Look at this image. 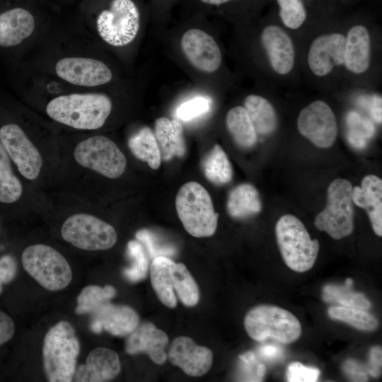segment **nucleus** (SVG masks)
Listing matches in <instances>:
<instances>
[{
	"label": "nucleus",
	"mask_w": 382,
	"mask_h": 382,
	"mask_svg": "<svg viewBox=\"0 0 382 382\" xmlns=\"http://www.w3.org/2000/svg\"><path fill=\"white\" fill-rule=\"evenodd\" d=\"M110 98L103 93H71L52 99L46 106L47 115L70 127L93 130L103 127L112 110Z\"/></svg>",
	"instance_id": "obj_1"
},
{
	"label": "nucleus",
	"mask_w": 382,
	"mask_h": 382,
	"mask_svg": "<svg viewBox=\"0 0 382 382\" xmlns=\"http://www.w3.org/2000/svg\"><path fill=\"white\" fill-rule=\"evenodd\" d=\"M80 343L67 321H60L46 333L42 346V361L50 382H70L76 371Z\"/></svg>",
	"instance_id": "obj_2"
},
{
	"label": "nucleus",
	"mask_w": 382,
	"mask_h": 382,
	"mask_svg": "<svg viewBox=\"0 0 382 382\" xmlns=\"http://www.w3.org/2000/svg\"><path fill=\"white\" fill-rule=\"evenodd\" d=\"M151 285L162 303L173 308L177 298L187 306H195L199 300L198 286L183 263H175L168 257H154L150 267Z\"/></svg>",
	"instance_id": "obj_3"
},
{
	"label": "nucleus",
	"mask_w": 382,
	"mask_h": 382,
	"mask_svg": "<svg viewBox=\"0 0 382 382\" xmlns=\"http://www.w3.org/2000/svg\"><path fill=\"white\" fill-rule=\"evenodd\" d=\"M175 204L184 228L191 236L203 238L215 233L219 214L202 185L195 181L184 184L176 195Z\"/></svg>",
	"instance_id": "obj_4"
},
{
	"label": "nucleus",
	"mask_w": 382,
	"mask_h": 382,
	"mask_svg": "<svg viewBox=\"0 0 382 382\" xmlns=\"http://www.w3.org/2000/svg\"><path fill=\"white\" fill-rule=\"evenodd\" d=\"M275 232L286 265L297 272L311 269L318 256L319 243L311 238L300 219L291 214L283 215L277 222Z\"/></svg>",
	"instance_id": "obj_5"
},
{
	"label": "nucleus",
	"mask_w": 382,
	"mask_h": 382,
	"mask_svg": "<svg viewBox=\"0 0 382 382\" xmlns=\"http://www.w3.org/2000/svg\"><path fill=\"white\" fill-rule=\"evenodd\" d=\"M24 270L45 289L56 291L66 288L71 281L72 271L65 257L45 244L31 245L21 256Z\"/></svg>",
	"instance_id": "obj_6"
},
{
	"label": "nucleus",
	"mask_w": 382,
	"mask_h": 382,
	"mask_svg": "<svg viewBox=\"0 0 382 382\" xmlns=\"http://www.w3.org/2000/svg\"><path fill=\"white\" fill-rule=\"evenodd\" d=\"M244 326L253 340L263 341L272 337L279 342L289 344L301 335L299 320L289 311L271 305L254 307L246 314Z\"/></svg>",
	"instance_id": "obj_7"
},
{
	"label": "nucleus",
	"mask_w": 382,
	"mask_h": 382,
	"mask_svg": "<svg viewBox=\"0 0 382 382\" xmlns=\"http://www.w3.org/2000/svg\"><path fill=\"white\" fill-rule=\"evenodd\" d=\"M352 192V186L348 180H334L328 189L327 205L316 217V228L327 232L334 239L348 236L353 231Z\"/></svg>",
	"instance_id": "obj_8"
},
{
	"label": "nucleus",
	"mask_w": 382,
	"mask_h": 382,
	"mask_svg": "<svg viewBox=\"0 0 382 382\" xmlns=\"http://www.w3.org/2000/svg\"><path fill=\"white\" fill-rule=\"evenodd\" d=\"M140 14L132 0H112L96 18V29L100 37L115 47L128 45L139 29Z\"/></svg>",
	"instance_id": "obj_9"
},
{
	"label": "nucleus",
	"mask_w": 382,
	"mask_h": 382,
	"mask_svg": "<svg viewBox=\"0 0 382 382\" xmlns=\"http://www.w3.org/2000/svg\"><path fill=\"white\" fill-rule=\"evenodd\" d=\"M64 241L85 250H104L117 242V234L113 226L89 214L78 213L69 216L61 227Z\"/></svg>",
	"instance_id": "obj_10"
},
{
	"label": "nucleus",
	"mask_w": 382,
	"mask_h": 382,
	"mask_svg": "<svg viewBox=\"0 0 382 382\" xmlns=\"http://www.w3.org/2000/svg\"><path fill=\"white\" fill-rule=\"evenodd\" d=\"M76 163L108 178H117L125 171L127 159L117 145L104 136L80 141L74 150Z\"/></svg>",
	"instance_id": "obj_11"
},
{
	"label": "nucleus",
	"mask_w": 382,
	"mask_h": 382,
	"mask_svg": "<svg viewBox=\"0 0 382 382\" xmlns=\"http://www.w3.org/2000/svg\"><path fill=\"white\" fill-rule=\"evenodd\" d=\"M0 142L22 176L30 180L39 176L42 156L20 125L12 122L3 123L0 126Z\"/></svg>",
	"instance_id": "obj_12"
},
{
	"label": "nucleus",
	"mask_w": 382,
	"mask_h": 382,
	"mask_svg": "<svg viewBox=\"0 0 382 382\" xmlns=\"http://www.w3.org/2000/svg\"><path fill=\"white\" fill-rule=\"evenodd\" d=\"M299 133L320 148L330 147L337 136V125L330 106L315 100L301 110L297 120Z\"/></svg>",
	"instance_id": "obj_13"
},
{
	"label": "nucleus",
	"mask_w": 382,
	"mask_h": 382,
	"mask_svg": "<svg viewBox=\"0 0 382 382\" xmlns=\"http://www.w3.org/2000/svg\"><path fill=\"white\" fill-rule=\"evenodd\" d=\"M54 70L61 79L84 87L105 84L112 77L111 70L105 63L86 57L62 58L56 63Z\"/></svg>",
	"instance_id": "obj_14"
},
{
	"label": "nucleus",
	"mask_w": 382,
	"mask_h": 382,
	"mask_svg": "<svg viewBox=\"0 0 382 382\" xmlns=\"http://www.w3.org/2000/svg\"><path fill=\"white\" fill-rule=\"evenodd\" d=\"M35 28V17L27 8L11 4L0 5V50L18 47Z\"/></svg>",
	"instance_id": "obj_15"
},
{
	"label": "nucleus",
	"mask_w": 382,
	"mask_h": 382,
	"mask_svg": "<svg viewBox=\"0 0 382 382\" xmlns=\"http://www.w3.org/2000/svg\"><path fill=\"white\" fill-rule=\"evenodd\" d=\"M182 50L189 62L197 69L212 73L221 63V52L214 39L199 29H190L183 35Z\"/></svg>",
	"instance_id": "obj_16"
},
{
	"label": "nucleus",
	"mask_w": 382,
	"mask_h": 382,
	"mask_svg": "<svg viewBox=\"0 0 382 382\" xmlns=\"http://www.w3.org/2000/svg\"><path fill=\"white\" fill-rule=\"evenodd\" d=\"M170 361L191 376H201L210 369L213 354L212 351L200 346L187 337L175 338L167 354Z\"/></svg>",
	"instance_id": "obj_17"
},
{
	"label": "nucleus",
	"mask_w": 382,
	"mask_h": 382,
	"mask_svg": "<svg viewBox=\"0 0 382 382\" xmlns=\"http://www.w3.org/2000/svg\"><path fill=\"white\" fill-rule=\"evenodd\" d=\"M91 315V330L96 334L103 330L119 337L128 335L139 323L137 313L130 306L110 301L96 309Z\"/></svg>",
	"instance_id": "obj_18"
},
{
	"label": "nucleus",
	"mask_w": 382,
	"mask_h": 382,
	"mask_svg": "<svg viewBox=\"0 0 382 382\" xmlns=\"http://www.w3.org/2000/svg\"><path fill=\"white\" fill-rule=\"evenodd\" d=\"M345 37L338 33L317 37L311 43L308 55V66L318 76L330 74L334 66L344 64Z\"/></svg>",
	"instance_id": "obj_19"
},
{
	"label": "nucleus",
	"mask_w": 382,
	"mask_h": 382,
	"mask_svg": "<svg viewBox=\"0 0 382 382\" xmlns=\"http://www.w3.org/2000/svg\"><path fill=\"white\" fill-rule=\"evenodd\" d=\"M168 337L165 332L151 323H143L128 335L125 350L129 354L146 353L157 364H163L167 359L166 348Z\"/></svg>",
	"instance_id": "obj_20"
},
{
	"label": "nucleus",
	"mask_w": 382,
	"mask_h": 382,
	"mask_svg": "<svg viewBox=\"0 0 382 382\" xmlns=\"http://www.w3.org/2000/svg\"><path fill=\"white\" fill-rule=\"evenodd\" d=\"M118 354L106 347L93 349L86 357V363L79 366L74 378L77 382H105L115 378L120 372Z\"/></svg>",
	"instance_id": "obj_21"
},
{
	"label": "nucleus",
	"mask_w": 382,
	"mask_h": 382,
	"mask_svg": "<svg viewBox=\"0 0 382 382\" xmlns=\"http://www.w3.org/2000/svg\"><path fill=\"white\" fill-rule=\"evenodd\" d=\"M262 44L273 70L286 75L294 65L295 52L291 39L281 28L270 25L265 27L261 34Z\"/></svg>",
	"instance_id": "obj_22"
},
{
	"label": "nucleus",
	"mask_w": 382,
	"mask_h": 382,
	"mask_svg": "<svg viewBox=\"0 0 382 382\" xmlns=\"http://www.w3.org/2000/svg\"><path fill=\"white\" fill-rule=\"evenodd\" d=\"M352 202L367 212L374 231L382 236V180L375 175H367L361 186L352 192Z\"/></svg>",
	"instance_id": "obj_23"
},
{
	"label": "nucleus",
	"mask_w": 382,
	"mask_h": 382,
	"mask_svg": "<svg viewBox=\"0 0 382 382\" xmlns=\"http://www.w3.org/2000/svg\"><path fill=\"white\" fill-rule=\"evenodd\" d=\"M370 64V35L366 27L353 26L345 37L344 65L354 74L365 72Z\"/></svg>",
	"instance_id": "obj_24"
},
{
	"label": "nucleus",
	"mask_w": 382,
	"mask_h": 382,
	"mask_svg": "<svg viewBox=\"0 0 382 382\" xmlns=\"http://www.w3.org/2000/svg\"><path fill=\"white\" fill-rule=\"evenodd\" d=\"M154 135L163 161L185 155L186 147L183 128L178 120H170L165 117L158 118L155 122Z\"/></svg>",
	"instance_id": "obj_25"
},
{
	"label": "nucleus",
	"mask_w": 382,
	"mask_h": 382,
	"mask_svg": "<svg viewBox=\"0 0 382 382\" xmlns=\"http://www.w3.org/2000/svg\"><path fill=\"white\" fill-rule=\"evenodd\" d=\"M228 214L236 219L245 218L262 209L260 195L250 183H242L231 190L226 203Z\"/></svg>",
	"instance_id": "obj_26"
},
{
	"label": "nucleus",
	"mask_w": 382,
	"mask_h": 382,
	"mask_svg": "<svg viewBox=\"0 0 382 382\" xmlns=\"http://www.w3.org/2000/svg\"><path fill=\"white\" fill-rule=\"evenodd\" d=\"M245 109L257 134L267 135L277 126V117L271 103L257 95H250L244 101Z\"/></svg>",
	"instance_id": "obj_27"
},
{
	"label": "nucleus",
	"mask_w": 382,
	"mask_h": 382,
	"mask_svg": "<svg viewBox=\"0 0 382 382\" xmlns=\"http://www.w3.org/2000/svg\"><path fill=\"white\" fill-rule=\"evenodd\" d=\"M227 129L236 144L249 149L257 141V133L245 110L242 106L231 108L226 115Z\"/></svg>",
	"instance_id": "obj_28"
},
{
	"label": "nucleus",
	"mask_w": 382,
	"mask_h": 382,
	"mask_svg": "<svg viewBox=\"0 0 382 382\" xmlns=\"http://www.w3.org/2000/svg\"><path fill=\"white\" fill-rule=\"evenodd\" d=\"M128 146L138 159L147 163L154 170L159 168L161 156L156 137L151 129L144 127L132 136L128 141Z\"/></svg>",
	"instance_id": "obj_29"
},
{
	"label": "nucleus",
	"mask_w": 382,
	"mask_h": 382,
	"mask_svg": "<svg viewBox=\"0 0 382 382\" xmlns=\"http://www.w3.org/2000/svg\"><path fill=\"white\" fill-rule=\"evenodd\" d=\"M353 280L347 278L344 285L328 284L323 289V299L328 303L367 310L371 304L362 293L352 291Z\"/></svg>",
	"instance_id": "obj_30"
},
{
	"label": "nucleus",
	"mask_w": 382,
	"mask_h": 382,
	"mask_svg": "<svg viewBox=\"0 0 382 382\" xmlns=\"http://www.w3.org/2000/svg\"><path fill=\"white\" fill-rule=\"evenodd\" d=\"M202 170L205 178L216 185L226 184L233 176L231 163L219 144H216L203 160Z\"/></svg>",
	"instance_id": "obj_31"
},
{
	"label": "nucleus",
	"mask_w": 382,
	"mask_h": 382,
	"mask_svg": "<svg viewBox=\"0 0 382 382\" xmlns=\"http://www.w3.org/2000/svg\"><path fill=\"white\" fill-rule=\"evenodd\" d=\"M22 193V184L14 174L10 158L0 142V202H16Z\"/></svg>",
	"instance_id": "obj_32"
},
{
	"label": "nucleus",
	"mask_w": 382,
	"mask_h": 382,
	"mask_svg": "<svg viewBox=\"0 0 382 382\" xmlns=\"http://www.w3.org/2000/svg\"><path fill=\"white\" fill-rule=\"evenodd\" d=\"M116 295L115 287L111 285L100 286L90 285L82 289L77 297L75 312L78 315L92 313L103 304L108 302Z\"/></svg>",
	"instance_id": "obj_33"
},
{
	"label": "nucleus",
	"mask_w": 382,
	"mask_h": 382,
	"mask_svg": "<svg viewBox=\"0 0 382 382\" xmlns=\"http://www.w3.org/2000/svg\"><path fill=\"white\" fill-rule=\"evenodd\" d=\"M328 313L332 319L343 321L363 330H374L378 325L377 319L365 310L342 306H331Z\"/></svg>",
	"instance_id": "obj_34"
},
{
	"label": "nucleus",
	"mask_w": 382,
	"mask_h": 382,
	"mask_svg": "<svg viewBox=\"0 0 382 382\" xmlns=\"http://www.w3.org/2000/svg\"><path fill=\"white\" fill-rule=\"evenodd\" d=\"M347 122L349 128L347 139L349 144L355 149H364L368 140L374 135V125L354 112L347 115Z\"/></svg>",
	"instance_id": "obj_35"
},
{
	"label": "nucleus",
	"mask_w": 382,
	"mask_h": 382,
	"mask_svg": "<svg viewBox=\"0 0 382 382\" xmlns=\"http://www.w3.org/2000/svg\"><path fill=\"white\" fill-rule=\"evenodd\" d=\"M128 254L132 260L130 267L123 270L124 277L130 282H137L146 276L148 260L142 245L136 241H131L127 245Z\"/></svg>",
	"instance_id": "obj_36"
},
{
	"label": "nucleus",
	"mask_w": 382,
	"mask_h": 382,
	"mask_svg": "<svg viewBox=\"0 0 382 382\" xmlns=\"http://www.w3.org/2000/svg\"><path fill=\"white\" fill-rule=\"evenodd\" d=\"M279 16L284 25L290 29L299 28L306 21V11L301 0H277Z\"/></svg>",
	"instance_id": "obj_37"
},
{
	"label": "nucleus",
	"mask_w": 382,
	"mask_h": 382,
	"mask_svg": "<svg viewBox=\"0 0 382 382\" xmlns=\"http://www.w3.org/2000/svg\"><path fill=\"white\" fill-rule=\"evenodd\" d=\"M211 104V99L208 97H195L182 103L178 108L177 117L181 120L190 121L207 112Z\"/></svg>",
	"instance_id": "obj_38"
},
{
	"label": "nucleus",
	"mask_w": 382,
	"mask_h": 382,
	"mask_svg": "<svg viewBox=\"0 0 382 382\" xmlns=\"http://www.w3.org/2000/svg\"><path fill=\"white\" fill-rule=\"evenodd\" d=\"M242 378L248 381H261L265 374V366L259 362L255 355L248 352L239 356Z\"/></svg>",
	"instance_id": "obj_39"
},
{
	"label": "nucleus",
	"mask_w": 382,
	"mask_h": 382,
	"mask_svg": "<svg viewBox=\"0 0 382 382\" xmlns=\"http://www.w3.org/2000/svg\"><path fill=\"white\" fill-rule=\"evenodd\" d=\"M320 376V371L315 367L304 366L295 361L291 363L286 371V379L289 382H315Z\"/></svg>",
	"instance_id": "obj_40"
},
{
	"label": "nucleus",
	"mask_w": 382,
	"mask_h": 382,
	"mask_svg": "<svg viewBox=\"0 0 382 382\" xmlns=\"http://www.w3.org/2000/svg\"><path fill=\"white\" fill-rule=\"evenodd\" d=\"M136 236L146 245L149 254L154 258L158 256L168 257L175 253L173 248L166 245H162L154 233L149 230H141L137 233Z\"/></svg>",
	"instance_id": "obj_41"
},
{
	"label": "nucleus",
	"mask_w": 382,
	"mask_h": 382,
	"mask_svg": "<svg viewBox=\"0 0 382 382\" xmlns=\"http://www.w3.org/2000/svg\"><path fill=\"white\" fill-rule=\"evenodd\" d=\"M17 262L11 255H5L0 257V280L3 284L12 282L17 274Z\"/></svg>",
	"instance_id": "obj_42"
},
{
	"label": "nucleus",
	"mask_w": 382,
	"mask_h": 382,
	"mask_svg": "<svg viewBox=\"0 0 382 382\" xmlns=\"http://www.w3.org/2000/svg\"><path fill=\"white\" fill-rule=\"evenodd\" d=\"M345 375L353 381H366L367 372L365 366L354 359H347L342 366Z\"/></svg>",
	"instance_id": "obj_43"
},
{
	"label": "nucleus",
	"mask_w": 382,
	"mask_h": 382,
	"mask_svg": "<svg viewBox=\"0 0 382 382\" xmlns=\"http://www.w3.org/2000/svg\"><path fill=\"white\" fill-rule=\"evenodd\" d=\"M382 365V351L378 346L373 347L369 352V361L365 366L367 374L377 378L381 376Z\"/></svg>",
	"instance_id": "obj_44"
},
{
	"label": "nucleus",
	"mask_w": 382,
	"mask_h": 382,
	"mask_svg": "<svg viewBox=\"0 0 382 382\" xmlns=\"http://www.w3.org/2000/svg\"><path fill=\"white\" fill-rule=\"evenodd\" d=\"M15 325L11 318L0 310V345L13 336Z\"/></svg>",
	"instance_id": "obj_45"
},
{
	"label": "nucleus",
	"mask_w": 382,
	"mask_h": 382,
	"mask_svg": "<svg viewBox=\"0 0 382 382\" xmlns=\"http://www.w3.org/2000/svg\"><path fill=\"white\" fill-rule=\"evenodd\" d=\"M258 354L267 361H275L282 358L283 349L275 345H265L258 348Z\"/></svg>",
	"instance_id": "obj_46"
},
{
	"label": "nucleus",
	"mask_w": 382,
	"mask_h": 382,
	"mask_svg": "<svg viewBox=\"0 0 382 382\" xmlns=\"http://www.w3.org/2000/svg\"><path fill=\"white\" fill-rule=\"evenodd\" d=\"M381 97H374L373 98L371 106V112L373 118L378 122L381 123L382 116H381Z\"/></svg>",
	"instance_id": "obj_47"
},
{
	"label": "nucleus",
	"mask_w": 382,
	"mask_h": 382,
	"mask_svg": "<svg viewBox=\"0 0 382 382\" xmlns=\"http://www.w3.org/2000/svg\"><path fill=\"white\" fill-rule=\"evenodd\" d=\"M202 2L210 5H221L232 0H200Z\"/></svg>",
	"instance_id": "obj_48"
},
{
	"label": "nucleus",
	"mask_w": 382,
	"mask_h": 382,
	"mask_svg": "<svg viewBox=\"0 0 382 382\" xmlns=\"http://www.w3.org/2000/svg\"><path fill=\"white\" fill-rule=\"evenodd\" d=\"M2 289H3V283L0 280V294L2 292Z\"/></svg>",
	"instance_id": "obj_49"
},
{
	"label": "nucleus",
	"mask_w": 382,
	"mask_h": 382,
	"mask_svg": "<svg viewBox=\"0 0 382 382\" xmlns=\"http://www.w3.org/2000/svg\"><path fill=\"white\" fill-rule=\"evenodd\" d=\"M0 229H1V223H0Z\"/></svg>",
	"instance_id": "obj_50"
}]
</instances>
